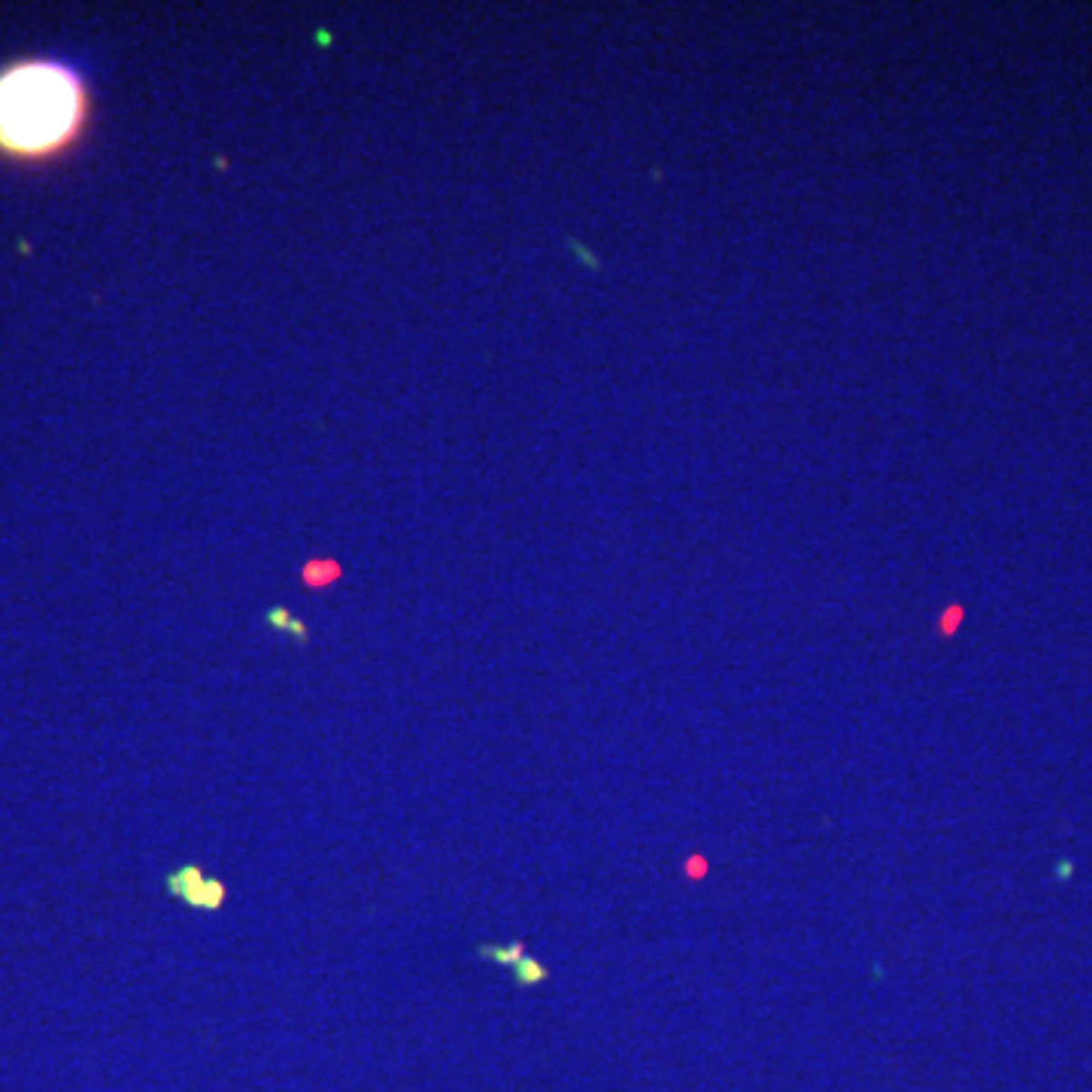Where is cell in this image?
<instances>
[{
  "label": "cell",
  "mask_w": 1092,
  "mask_h": 1092,
  "mask_svg": "<svg viewBox=\"0 0 1092 1092\" xmlns=\"http://www.w3.org/2000/svg\"><path fill=\"white\" fill-rule=\"evenodd\" d=\"M164 886H168V896L173 898H182L188 907H197V910H219L225 905V883L219 880H206L201 865H182V868L170 871L164 877Z\"/></svg>",
  "instance_id": "obj_2"
},
{
  "label": "cell",
  "mask_w": 1092,
  "mask_h": 1092,
  "mask_svg": "<svg viewBox=\"0 0 1092 1092\" xmlns=\"http://www.w3.org/2000/svg\"><path fill=\"white\" fill-rule=\"evenodd\" d=\"M267 622H271V626H273V628H283V631H292V635H294V637H298V640H303V637H307V631H303V626H301V622H298V619H294V617H289V613H285V610H271V613H267Z\"/></svg>",
  "instance_id": "obj_5"
},
{
  "label": "cell",
  "mask_w": 1092,
  "mask_h": 1092,
  "mask_svg": "<svg viewBox=\"0 0 1092 1092\" xmlns=\"http://www.w3.org/2000/svg\"><path fill=\"white\" fill-rule=\"evenodd\" d=\"M480 956H489V959H495L498 965H510L513 968L519 959H522V947H519V944H513V947H489V944H483L480 947Z\"/></svg>",
  "instance_id": "obj_4"
},
{
  "label": "cell",
  "mask_w": 1092,
  "mask_h": 1092,
  "mask_svg": "<svg viewBox=\"0 0 1092 1092\" xmlns=\"http://www.w3.org/2000/svg\"><path fill=\"white\" fill-rule=\"evenodd\" d=\"M513 974H516V983H522V986H534V983L546 981V968L541 965V962L525 959V956L513 965Z\"/></svg>",
  "instance_id": "obj_3"
},
{
  "label": "cell",
  "mask_w": 1092,
  "mask_h": 1092,
  "mask_svg": "<svg viewBox=\"0 0 1092 1092\" xmlns=\"http://www.w3.org/2000/svg\"><path fill=\"white\" fill-rule=\"evenodd\" d=\"M85 119V85L64 61H22L0 73V149L37 158L73 140Z\"/></svg>",
  "instance_id": "obj_1"
}]
</instances>
